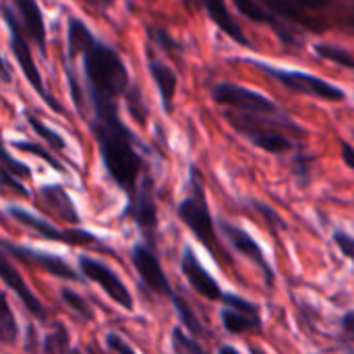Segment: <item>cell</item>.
Returning a JSON list of instances; mask_svg holds the SVG:
<instances>
[{
  "mask_svg": "<svg viewBox=\"0 0 354 354\" xmlns=\"http://www.w3.org/2000/svg\"><path fill=\"white\" fill-rule=\"evenodd\" d=\"M118 100H93L89 129L97 141L100 158L112 180L124 191L129 203L135 201L139 189V174L143 160L135 149V135L133 131L120 120L118 114Z\"/></svg>",
  "mask_w": 354,
  "mask_h": 354,
  "instance_id": "1",
  "label": "cell"
},
{
  "mask_svg": "<svg viewBox=\"0 0 354 354\" xmlns=\"http://www.w3.org/2000/svg\"><path fill=\"white\" fill-rule=\"evenodd\" d=\"M83 56V71L87 81V97H112L118 100L127 93L131 79L129 71L120 58V54L100 39H91L89 46L81 52Z\"/></svg>",
  "mask_w": 354,
  "mask_h": 354,
  "instance_id": "2",
  "label": "cell"
},
{
  "mask_svg": "<svg viewBox=\"0 0 354 354\" xmlns=\"http://www.w3.org/2000/svg\"><path fill=\"white\" fill-rule=\"evenodd\" d=\"M187 187H189V191L180 199L176 214H178L180 222H185V226L195 234V239L203 247L214 251V243H216L214 218H212V212H209V203H207V197H205V187L201 183V174H199V170L195 166H191Z\"/></svg>",
  "mask_w": 354,
  "mask_h": 354,
  "instance_id": "3",
  "label": "cell"
},
{
  "mask_svg": "<svg viewBox=\"0 0 354 354\" xmlns=\"http://www.w3.org/2000/svg\"><path fill=\"white\" fill-rule=\"evenodd\" d=\"M2 19L6 23V29H8V44H10V50H12V56L17 58V64L21 66L27 83L33 87V91L56 112V114H64V108L58 104V100H54L46 87H44V81H41V75L37 71V64L33 60V54H31V48H29V41L25 39V33H23V27L19 25L17 21V12L10 10V4L4 2L2 4Z\"/></svg>",
  "mask_w": 354,
  "mask_h": 354,
  "instance_id": "4",
  "label": "cell"
},
{
  "mask_svg": "<svg viewBox=\"0 0 354 354\" xmlns=\"http://www.w3.org/2000/svg\"><path fill=\"white\" fill-rule=\"evenodd\" d=\"M255 66H259L263 73H268L272 79H276L280 85H284L286 89L295 91V93H303L309 97H317V100H326V102H342L346 97L344 89L322 79L315 77L307 71H290V68H278L266 62L255 60Z\"/></svg>",
  "mask_w": 354,
  "mask_h": 354,
  "instance_id": "5",
  "label": "cell"
},
{
  "mask_svg": "<svg viewBox=\"0 0 354 354\" xmlns=\"http://www.w3.org/2000/svg\"><path fill=\"white\" fill-rule=\"evenodd\" d=\"M263 114H226L228 122L232 124V129H236L241 135H245L255 147L268 151V153H286L295 147V143L282 133L278 131L274 124H263L259 118Z\"/></svg>",
  "mask_w": 354,
  "mask_h": 354,
  "instance_id": "6",
  "label": "cell"
},
{
  "mask_svg": "<svg viewBox=\"0 0 354 354\" xmlns=\"http://www.w3.org/2000/svg\"><path fill=\"white\" fill-rule=\"evenodd\" d=\"M212 100L220 106L234 108V110H241L247 114H263V116L280 114V108L268 95H263L255 89L243 87L239 83H230V81L216 83L212 87Z\"/></svg>",
  "mask_w": 354,
  "mask_h": 354,
  "instance_id": "7",
  "label": "cell"
},
{
  "mask_svg": "<svg viewBox=\"0 0 354 354\" xmlns=\"http://www.w3.org/2000/svg\"><path fill=\"white\" fill-rule=\"evenodd\" d=\"M6 214H8L15 222H19L21 226H25V228L33 230L35 234H39V236H44V239H50V241H58V243H66V245H95V243H97L95 234L87 232V230H79V228L60 230V228H56L54 224L46 222L44 218H39V216H35V214H31V212H27V209H23V207L10 205V207L6 209Z\"/></svg>",
  "mask_w": 354,
  "mask_h": 354,
  "instance_id": "8",
  "label": "cell"
},
{
  "mask_svg": "<svg viewBox=\"0 0 354 354\" xmlns=\"http://www.w3.org/2000/svg\"><path fill=\"white\" fill-rule=\"evenodd\" d=\"M79 270L83 274V278L95 282L116 305H120L127 311H133V295L129 292V288L124 286V282L116 276V272H112L106 263L81 255L79 257Z\"/></svg>",
  "mask_w": 354,
  "mask_h": 354,
  "instance_id": "9",
  "label": "cell"
},
{
  "mask_svg": "<svg viewBox=\"0 0 354 354\" xmlns=\"http://www.w3.org/2000/svg\"><path fill=\"white\" fill-rule=\"evenodd\" d=\"M218 228H220V232L224 234V239L230 243V247H232L236 253H241L243 257L251 259V261L263 272V278H266L268 286H272V284H274V268H272L270 261L266 259L263 249L259 247V243H257L247 230H243L241 226H236V224H232V222H228V220H224V218L218 220Z\"/></svg>",
  "mask_w": 354,
  "mask_h": 354,
  "instance_id": "10",
  "label": "cell"
},
{
  "mask_svg": "<svg viewBox=\"0 0 354 354\" xmlns=\"http://www.w3.org/2000/svg\"><path fill=\"white\" fill-rule=\"evenodd\" d=\"M131 263L133 268L137 270L141 282L156 295H172V288H170V282L153 253V249L149 245H133L131 249Z\"/></svg>",
  "mask_w": 354,
  "mask_h": 354,
  "instance_id": "11",
  "label": "cell"
},
{
  "mask_svg": "<svg viewBox=\"0 0 354 354\" xmlns=\"http://www.w3.org/2000/svg\"><path fill=\"white\" fill-rule=\"evenodd\" d=\"M127 214L133 216L137 222L139 230L147 236V241H153V232L158 226V209H156V199H153V180L151 176H141L137 197L133 203L127 205Z\"/></svg>",
  "mask_w": 354,
  "mask_h": 354,
  "instance_id": "12",
  "label": "cell"
},
{
  "mask_svg": "<svg viewBox=\"0 0 354 354\" xmlns=\"http://www.w3.org/2000/svg\"><path fill=\"white\" fill-rule=\"evenodd\" d=\"M180 272L185 274L187 282L191 284V288L195 292H199L203 299L207 301H222L224 292L220 288V284L216 282V278L201 266V261L195 257L191 247L183 249V257H180Z\"/></svg>",
  "mask_w": 354,
  "mask_h": 354,
  "instance_id": "13",
  "label": "cell"
},
{
  "mask_svg": "<svg viewBox=\"0 0 354 354\" xmlns=\"http://www.w3.org/2000/svg\"><path fill=\"white\" fill-rule=\"evenodd\" d=\"M2 251L8 253V255H15L19 259H25L29 263H35L37 268H41L44 272L56 276V278H62V280H81L79 274H75L66 261H62L58 255H50V253H44V251H33V249H27V247H17L8 241H2Z\"/></svg>",
  "mask_w": 354,
  "mask_h": 354,
  "instance_id": "14",
  "label": "cell"
},
{
  "mask_svg": "<svg viewBox=\"0 0 354 354\" xmlns=\"http://www.w3.org/2000/svg\"><path fill=\"white\" fill-rule=\"evenodd\" d=\"M0 276H2V282L6 284V288H10L17 299L25 305V309L39 322H46L48 313H46V307L41 305V301L29 290V286L25 284L23 276L15 270V266L8 261V253L2 251V259H0Z\"/></svg>",
  "mask_w": 354,
  "mask_h": 354,
  "instance_id": "15",
  "label": "cell"
},
{
  "mask_svg": "<svg viewBox=\"0 0 354 354\" xmlns=\"http://www.w3.org/2000/svg\"><path fill=\"white\" fill-rule=\"evenodd\" d=\"M147 68H149V75L158 87V93H160V100H162V108L166 114H172L174 110V95H176V85H178V79H176V73L162 60L153 58L151 54L147 56Z\"/></svg>",
  "mask_w": 354,
  "mask_h": 354,
  "instance_id": "16",
  "label": "cell"
},
{
  "mask_svg": "<svg viewBox=\"0 0 354 354\" xmlns=\"http://www.w3.org/2000/svg\"><path fill=\"white\" fill-rule=\"evenodd\" d=\"M10 2H12L15 12L23 21L27 35L35 41V46L41 52H46V23H44V15L39 10L37 0H10Z\"/></svg>",
  "mask_w": 354,
  "mask_h": 354,
  "instance_id": "17",
  "label": "cell"
},
{
  "mask_svg": "<svg viewBox=\"0 0 354 354\" xmlns=\"http://www.w3.org/2000/svg\"><path fill=\"white\" fill-rule=\"evenodd\" d=\"M201 2H203L205 12L209 15V19L218 25V29H220L222 33H226L230 39H234V41H236L239 46H243V48H253V44L247 39L243 27H241V25L234 21V17L230 15V10H228V6H226L224 0H201Z\"/></svg>",
  "mask_w": 354,
  "mask_h": 354,
  "instance_id": "18",
  "label": "cell"
},
{
  "mask_svg": "<svg viewBox=\"0 0 354 354\" xmlns=\"http://www.w3.org/2000/svg\"><path fill=\"white\" fill-rule=\"evenodd\" d=\"M232 4L236 6V10L243 15V17H247L249 21H255V23H266V25H270L280 37H282V41H286V44H292V35L284 29V25H280V21L259 2V0H232Z\"/></svg>",
  "mask_w": 354,
  "mask_h": 354,
  "instance_id": "19",
  "label": "cell"
},
{
  "mask_svg": "<svg viewBox=\"0 0 354 354\" xmlns=\"http://www.w3.org/2000/svg\"><path fill=\"white\" fill-rule=\"evenodd\" d=\"M220 317H222L224 330L232 336H241L247 332L261 330V315L259 313H249V311H241V309L224 305Z\"/></svg>",
  "mask_w": 354,
  "mask_h": 354,
  "instance_id": "20",
  "label": "cell"
},
{
  "mask_svg": "<svg viewBox=\"0 0 354 354\" xmlns=\"http://www.w3.org/2000/svg\"><path fill=\"white\" fill-rule=\"evenodd\" d=\"M39 193H41L46 205L50 209H54L62 220H66L71 224L79 222V214H77V209H75V205H73V201H71V197L66 195L64 189H60L56 185H44Z\"/></svg>",
  "mask_w": 354,
  "mask_h": 354,
  "instance_id": "21",
  "label": "cell"
},
{
  "mask_svg": "<svg viewBox=\"0 0 354 354\" xmlns=\"http://www.w3.org/2000/svg\"><path fill=\"white\" fill-rule=\"evenodd\" d=\"M91 39H93V33L89 31L85 21L71 17L68 27H66V60H75L77 56H81V52L89 46Z\"/></svg>",
  "mask_w": 354,
  "mask_h": 354,
  "instance_id": "22",
  "label": "cell"
},
{
  "mask_svg": "<svg viewBox=\"0 0 354 354\" xmlns=\"http://www.w3.org/2000/svg\"><path fill=\"white\" fill-rule=\"evenodd\" d=\"M313 52H315L319 58H324V60H330V62H334V64H338V66H342V68L354 71V56L348 50H344V48H340V46L326 44V41H317V44L313 46Z\"/></svg>",
  "mask_w": 354,
  "mask_h": 354,
  "instance_id": "23",
  "label": "cell"
},
{
  "mask_svg": "<svg viewBox=\"0 0 354 354\" xmlns=\"http://www.w3.org/2000/svg\"><path fill=\"white\" fill-rule=\"evenodd\" d=\"M170 299H172V305H174V311H176V315H178V319L183 322V326L193 334V336H201L203 334V326H201V322L197 319V315L193 313V309H191V305L187 303V299H183V297H178V295H170Z\"/></svg>",
  "mask_w": 354,
  "mask_h": 354,
  "instance_id": "24",
  "label": "cell"
},
{
  "mask_svg": "<svg viewBox=\"0 0 354 354\" xmlns=\"http://www.w3.org/2000/svg\"><path fill=\"white\" fill-rule=\"evenodd\" d=\"M60 299H62V303H64L77 317H81V319H85V322H91V319H93V311H91L89 303H87L79 292H75L73 288H62V290H60Z\"/></svg>",
  "mask_w": 354,
  "mask_h": 354,
  "instance_id": "25",
  "label": "cell"
},
{
  "mask_svg": "<svg viewBox=\"0 0 354 354\" xmlns=\"http://www.w3.org/2000/svg\"><path fill=\"white\" fill-rule=\"evenodd\" d=\"M17 319L15 313L6 301V297H2V315H0V340L2 344H12L17 340Z\"/></svg>",
  "mask_w": 354,
  "mask_h": 354,
  "instance_id": "26",
  "label": "cell"
},
{
  "mask_svg": "<svg viewBox=\"0 0 354 354\" xmlns=\"http://www.w3.org/2000/svg\"><path fill=\"white\" fill-rule=\"evenodd\" d=\"M27 122H29V127L39 135V137H44L56 151H64L66 149V141L56 133V131H52V129H48L39 118H35V116H31V114H27Z\"/></svg>",
  "mask_w": 354,
  "mask_h": 354,
  "instance_id": "27",
  "label": "cell"
},
{
  "mask_svg": "<svg viewBox=\"0 0 354 354\" xmlns=\"http://www.w3.org/2000/svg\"><path fill=\"white\" fill-rule=\"evenodd\" d=\"M172 348H174L176 353H183V354L203 353V346H201L195 338L187 336V334L183 332V328H174V330H172Z\"/></svg>",
  "mask_w": 354,
  "mask_h": 354,
  "instance_id": "28",
  "label": "cell"
},
{
  "mask_svg": "<svg viewBox=\"0 0 354 354\" xmlns=\"http://www.w3.org/2000/svg\"><path fill=\"white\" fill-rule=\"evenodd\" d=\"M124 97H127L129 110H131V114L135 116V120H137L139 124H145L147 110H145V106H143V100H141V93H139V89H137V87H133V85H129V89H127Z\"/></svg>",
  "mask_w": 354,
  "mask_h": 354,
  "instance_id": "29",
  "label": "cell"
},
{
  "mask_svg": "<svg viewBox=\"0 0 354 354\" xmlns=\"http://www.w3.org/2000/svg\"><path fill=\"white\" fill-rule=\"evenodd\" d=\"M147 35H149V39H153L158 46H162L170 56H174V54H178L180 50H183V46L176 41V39H172L164 29H160V27H149L147 29Z\"/></svg>",
  "mask_w": 354,
  "mask_h": 354,
  "instance_id": "30",
  "label": "cell"
},
{
  "mask_svg": "<svg viewBox=\"0 0 354 354\" xmlns=\"http://www.w3.org/2000/svg\"><path fill=\"white\" fill-rule=\"evenodd\" d=\"M15 147L19 149V151H27V153H33V156H37V158H41L44 162H48L54 170H62V164L50 153V151H46V149H41L37 143H25V141H19V143H15Z\"/></svg>",
  "mask_w": 354,
  "mask_h": 354,
  "instance_id": "31",
  "label": "cell"
},
{
  "mask_svg": "<svg viewBox=\"0 0 354 354\" xmlns=\"http://www.w3.org/2000/svg\"><path fill=\"white\" fill-rule=\"evenodd\" d=\"M68 348V334L62 326H56V332L46 336L44 351L46 353H56V351H66Z\"/></svg>",
  "mask_w": 354,
  "mask_h": 354,
  "instance_id": "32",
  "label": "cell"
},
{
  "mask_svg": "<svg viewBox=\"0 0 354 354\" xmlns=\"http://www.w3.org/2000/svg\"><path fill=\"white\" fill-rule=\"evenodd\" d=\"M253 207L266 218V222H270V226L274 228H286V222L282 220V216L268 203H261V201H253Z\"/></svg>",
  "mask_w": 354,
  "mask_h": 354,
  "instance_id": "33",
  "label": "cell"
},
{
  "mask_svg": "<svg viewBox=\"0 0 354 354\" xmlns=\"http://www.w3.org/2000/svg\"><path fill=\"white\" fill-rule=\"evenodd\" d=\"M334 243H336V247L342 251V255H344L346 259H351L354 263V236H351L348 232L336 230V232H334Z\"/></svg>",
  "mask_w": 354,
  "mask_h": 354,
  "instance_id": "34",
  "label": "cell"
},
{
  "mask_svg": "<svg viewBox=\"0 0 354 354\" xmlns=\"http://www.w3.org/2000/svg\"><path fill=\"white\" fill-rule=\"evenodd\" d=\"M222 303H224V305H228V307L241 309V311L259 313V307H257L255 303H251V301H247V299H243V297H239V295H224Z\"/></svg>",
  "mask_w": 354,
  "mask_h": 354,
  "instance_id": "35",
  "label": "cell"
},
{
  "mask_svg": "<svg viewBox=\"0 0 354 354\" xmlns=\"http://www.w3.org/2000/svg\"><path fill=\"white\" fill-rule=\"evenodd\" d=\"M2 162H4V168H6L8 172H12L15 176H29V174H31L29 166H25V164H21L19 160H15L8 151L2 153Z\"/></svg>",
  "mask_w": 354,
  "mask_h": 354,
  "instance_id": "36",
  "label": "cell"
},
{
  "mask_svg": "<svg viewBox=\"0 0 354 354\" xmlns=\"http://www.w3.org/2000/svg\"><path fill=\"white\" fill-rule=\"evenodd\" d=\"M106 346H108V351H114V353H127V354H133L135 353V348L122 338V336H118V334H108L106 336Z\"/></svg>",
  "mask_w": 354,
  "mask_h": 354,
  "instance_id": "37",
  "label": "cell"
},
{
  "mask_svg": "<svg viewBox=\"0 0 354 354\" xmlns=\"http://www.w3.org/2000/svg\"><path fill=\"white\" fill-rule=\"evenodd\" d=\"M2 187L6 189V187H10L15 193H19L21 197H29V191L17 180V176L12 174V172H8L6 168H2Z\"/></svg>",
  "mask_w": 354,
  "mask_h": 354,
  "instance_id": "38",
  "label": "cell"
},
{
  "mask_svg": "<svg viewBox=\"0 0 354 354\" xmlns=\"http://www.w3.org/2000/svg\"><path fill=\"white\" fill-rule=\"evenodd\" d=\"M340 328H342V334H344L348 340H354V311H348V313L342 315Z\"/></svg>",
  "mask_w": 354,
  "mask_h": 354,
  "instance_id": "39",
  "label": "cell"
},
{
  "mask_svg": "<svg viewBox=\"0 0 354 354\" xmlns=\"http://www.w3.org/2000/svg\"><path fill=\"white\" fill-rule=\"evenodd\" d=\"M342 162L354 170V145L348 141H342Z\"/></svg>",
  "mask_w": 354,
  "mask_h": 354,
  "instance_id": "40",
  "label": "cell"
},
{
  "mask_svg": "<svg viewBox=\"0 0 354 354\" xmlns=\"http://www.w3.org/2000/svg\"><path fill=\"white\" fill-rule=\"evenodd\" d=\"M2 66H4V75H2V79H4V83H8V81H10V71H8V62H6V58L2 60Z\"/></svg>",
  "mask_w": 354,
  "mask_h": 354,
  "instance_id": "41",
  "label": "cell"
},
{
  "mask_svg": "<svg viewBox=\"0 0 354 354\" xmlns=\"http://www.w3.org/2000/svg\"><path fill=\"white\" fill-rule=\"evenodd\" d=\"M220 353H230V354H236V348H232V346H222V348H220Z\"/></svg>",
  "mask_w": 354,
  "mask_h": 354,
  "instance_id": "42",
  "label": "cell"
}]
</instances>
